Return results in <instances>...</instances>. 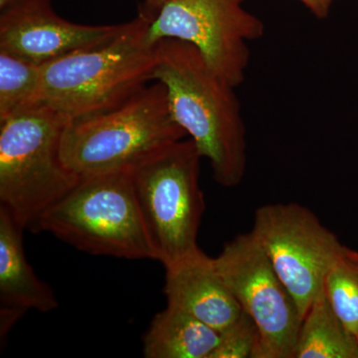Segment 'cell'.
Masks as SVG:
<instances>
[{
    "label": "cell",
    "mask_w": 358,
    "mask_h": 358,
    "mask_svg": "<svg viewBox=\"0 0 358 358\" xmlns=\"http://www.w3.org/2000/svg\"><path fill=\"white\" fill-rule=\"evenodd\" d=\"M186 136L171 114L166 86L155 81L113 109L68 122L61 159L80 178L131 171Z\"/></svg>",
    "instance_id": "3"
},
{
    "label": "cell",
    "mask_w": 358,
    "mask_h": 358,
    "mask_svg": "<svg viewBox=\"0 0 358 358\" xmlns=\"http://www.w3.org/2000/svg\"><path fill=\"white\" fill-rule=\"evenodd\" d=\"M150 22L138 13L112 41L41 65V103L75 121L113 109L147 86L157 64Z\"/></svg>",
    "instance_id": "2"
},
{
    "label": "cell",
    "mask_w": 358,
    "mask_h": 358,
    "mask_svg": "<svg viewBox=\"0 0 358 358\" xmlns=\"http://www.w3.org/2000/svg\"><path fill=\"white\" fill-rule=\"evenodd\" d=\"M201 157L192 138L180 140L131 169L155 261L164 268L199 249L197 236L205 210L199 185Z\"/></svg>",
    "instance_id": "6"
},
{
    "label": "cell",
    "mask_w": 358,
    "mask_h": 358,
    "mask_svg": "<svg viewBox=\"0 0 358 358\" xmlns=\"http://www.w3.org/2000/svg\"><path fill=\"white\" fill-rule=\"evenodd\" d=\"M25 1L26 0H0V13L13 8Z\"/></svg>",
    "instance_id": "20"
},
{
    "label": "cell",
    "mask_w": 358,
    "mask_h": 358,
    "mask_svg": "<svg viewBox=\"0 0 358 358\" xmlns=\"http://www.w3.org/2000/svg\"><path fill=\"white\" fill-rule=\"evenodd\" d=\"M167 305L189 313L219 334L240 317L242 308L200 248L166 268Z\"/></svg>",
    "instance_id": "11"
},
{
    "label": "cell",
    "mask_w": 358,
    "mask_h": 358,
    "mask_svg": "<svg viewBox=\"0 0 358 358\" xmlns=\"http://www.w3.org/2000/svg\"><path fill=\"white\" fill-rule=\"evenodd\" d=\"M216 268L242 310L255 322V358H294L303 317L252 232L224 245Z\"/></svg>",
    "instance_id": "8"
},
{
    "label": "cell",
    "mask_w": 358,
    "mask_h": 358,
    "mask_svg": "<svg viewBox=\"0 0 358 358\" xmlns=\"http://www.w3.org/2000/svg\"><path fill=\"white\" fill-rule=\"evenodd\" d=\"M41 65L0 50V122L41 103Z\"/></svg>",
    "instance_id": "15"
},
{
    "label": "cell",
    "mask_w": 358,
    "mask_h": 358,
    "mask_svg": "<svg viewBox=\"0 0 358 358\" xmlns=\"http://www.w3.org/2000/svg\"><path fill=\"white\" fill-rule=\"evenodd\" d=\"M131 25V20L114 25L79 24L60 17L53 0H26L0 13V50L43 65L108 43Z\"/></svg>",
    "instance_id": "10"
},
{
    "label": "cell",
    "mask_w": 358,
    "mask_h": 358,
    "mask_svg": "<svg viewBox=\"0 0 358 358\" xmlns=\"http://www.w3.org/2000/svg\"><path fill=\"white\" fill-rule=\"evenodd\" d=\"M294 358H358L357 339L334 313L324 289L303 317Z\"/></svg>",
    "instance_id": "14"
},
{
    "label": "cell",
    "mask_w": 358,
    "mask_h": 358,
    "mask_svg": "<svg viewBox=\"0 0 358 358\" xmlns=\"http://www.w3.org/2000/svg\"><path fill=\"white\" fill-rule=\"evenodd\" d=\"M251 232L294 296L303 319L324 291L329 270L346 247L313 211L292 202L257 209Z\"/></svg>",
    "instance_id": "7"
},
{
    "label": "cell",
    "mask_w": 358,
    "mask_h": 358,
    "mask_svg": "<svg viewBox=\"0 0 358 358\" xmlns=\"http://www.w3.org/2000/svg\"><path fill=\"white\" fill-rule=\"evenodd\" d=\"M51 233L85 253L127 260H155L131 171L83 176L40 219Z\"/></svg>",
    "instance_id": "5"
},
{
    "label": "cell",
    "mask_w": 358,
    "mask_h": 358,
    "mask_svg": "<svg viewBox=\"0 0 358 358\" xmlns=\"http://www.w3.org/2000/svg\"><path fill=\"white\" fill-rule=\"evenodd\" d=\"M22 227L0 206V338L28 310L49 313L58 308L53 289L39 279L26 259Z\"/></svg>",
    "instance_id": "12"
},
{
    "label": "cell",
    "mask_w": 358,
    "mask_h": 358,
    "mask_svg": "<svg viewBox=\"0 0 358 358\" xmlns=\"http://www.w3.org/2000/svg\"><path fill=\"white\" fill-rule=\"evenodd\" d=\"M259 331L254 320L241 315L219 336L218 345L210 358H255Z\"/></svg>",
    "instance_id": "17"
},
{
    "label": "cell",
    "mask_w": 358,
    "mask_h": 358,
    "mask_svg": "<svg viewBox=\"0 0 358 358\" xmlns=\"http://www.w3.org/2000/svg\"><path fill=\"white\" fill-rule=\"evenodd\" d=\"M308 10L320 20H324L329 15L334 0H299Z\"/></svg>",
    "instance_id": "18"
},
{
    "label": "cell",
    "mask_w": 358,
    "mask_h": 358,
    "mask_svg": "<svg viewBox=\"0 0 358 358\" xmlns=\"http://www.w3.org/2000/svg\"><path fill=\"white\" fill-rule=\"evenodd\" d=\"M152 81L166 86L173 119L210 164L214 180L236 187L247 167V133L235 87L219 76L190 42L157 43Z\"/></svg>",
    "instance_id": "1"
},
{
    "label": "cell",
    "mask_w": 358,
    "mask_h": 358,
    "mask_svg": "<svg viewBox=\"0 0 358 358\" xmlns=\"http://www.w3.org/2000/svg\"><path fill=\"white\" fill-rule=\"evenodd\" d=\"M171 0H143L138 13L148 18L150 21L154 20L157 14L162 10V7L166 6Z\"/></svg>",
    "instance_id": "19"
},
{
    "label": "cell",
    "mask_w": 358,
    "mask_h": 358,
    "mask_svg": "<svg viewBox=\"0 0 358 358\" xmlns=\"http://www.w3.org/2000/svg\"><path fill=\"white\" fill-rule=\"evenodd\" d=\"M324 289L334 313L358 341V252L345 249L329 270Z\"/></svg>",
    "instance_id": "16"
},
{
    "label": "cell",
    "mask_w": 358,
    "mask_h": 358,
    "mask_svg": "<svg viewBox=\"0 0 358 358\" xmlns=\"http://www.w3.org/2000/svg\"><path fill=\"white\" fill-rule=\"evenodd\" d=\"M70 120L44 103L0 122V206L24 230L79 182L60 155Z\"/></svg>",
    "instance_id": "4"
},
{
    "label": "cell",
    "mask_w": 358,
    "mask_h": 358,
    "mask_svg": "<svg viewBox=\"0 0 358 358\" xmlns=\"http://www.w3.org/2000/svg\"><path fill=\"white\" fill-rule=\"evenodd\" d=\"M245 0H171L150 21V44L174 38L190 42L216 73L235 88L243 83L249 41L261 38L265 25L244 7Z\"/></svg>",
    "instance_id": "9"
},
{
    "label": "cell",
    "mask_w": 358,
    "mask_h": 358,
    "mask_svg": "<svg viewBox=\"0 0 358 358\" xmlns=\"http://www.w3.org/2000/svg\"><path fill=\"white\" fill-rule=\"evenodd\" d=\"M220 334L189 313L167 305L143 336L147 358H210Z\"/></svg>",
    "instance_id": "13"
}]
</instances>
